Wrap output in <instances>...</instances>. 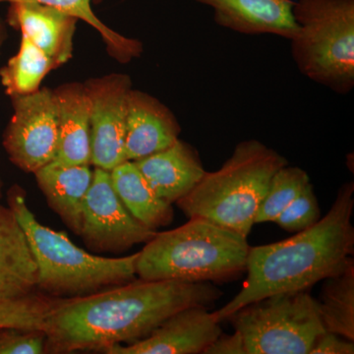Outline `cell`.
Segmentation results:
<instances>
[{
    "label": "cell",
    "mask_w": 354,
    "mask_h": 354,
    "mask_svg": "<svg viewBox=\"0 0 354 354\" xmlns=\"http://www.w3.org/2000/svg\"><path fill=\"white\" fill-rule=\"evenodd\" d=\"M211 7L221 27L244 35H274L290 41L297 32L295 0H194Z\"/></svg>",
    "instance_id": "5bb4252c"
},
{
    "label": "cell",
    "mask_w": 354,
    "mask_h": 354,
    "mask_svg": "<svg viewBox=\"0 0 354 354\" xmlns=\"http://www.w3.org/2000/svg\"><path fill=\"white\" fill-rule=\"evenodd\" d=\"M34 174L50 209L74 234H80L84 201L93 179L90 165L51 162Z\"/></svg>",
    "instance_id": "ac0fdd59"
},
{
    "label": "cell",
    "mask_w": 354,
    "mask_h": 354,
    "mask_svg": "<svg viewBox=\"0 0 354 354\" xmlns=\"http://www.w3.org/2000/svg\"><path fill=\"white\" fill-rule=\"evenodd\" d=\"M204 354H246L243 339L237 330L232 335L221 333L204 351Z\"/></svg>",
    "instance_id": "83f0119b"
},
{
    "label": "cell",
    "mask_w": 354,
    "mask_h": 354,
    "mask_svg": "<svg viewBox=\"0 0 354 354\" xmlns=\"http://www.w3.org/2000/svg\"><path fill=\"white\" fill-rule=\"evenodd\" d=\"M8 38V32H7L6 22L0 18V53H1L2 46ZM2 188H3V183H2L1 176H0V200L2 198Z\"/></svg>",
    "instance_id": "f1b7e54d"
},
{
    "label": "cell",
    "mask_w": 354,
    "mask_h": 354,
    "mask_svg": "<svg viewBox=\"0 0 354 354\" xmlns=\"http://www.w3.org/2000/svg\"><path fill=\"white\" fill-rule=\"evenodd\" d=\"M180 124L174 113L153 95L131 88L127 99L125 157L141 160L169 148L179 139Z\"/></svg>",
    "instance_id": "7c38bea8"
},
{
    "label": "cell",
    "mask_w": 354,
    "mask_h": 354,
    "mask_svg": "<svg viewBox=\"0 0 354 354\" xmlns=\"http://www.w3.org/2000/svg\"><path fill=\"white\" fill-rule=\"evenodd\" d=\"M58 118V145L53 162L91 165V102L84 83L53 88Z\"/></svg>",
    "instance_id": "e0dca14e"
},
{
    "label": "cell",
    "mask_w": 354,
    "mask_h": 354,
    "mask_svg": "<svg viewBox=\"0 0 354 354\" xmlns=\"http://www.w3.org/2000/svg\"><path fill=\"white\" fill-rule=\"evenodd\" d=\"M13 115L3 134L9 160L21 171L35 174L53 162L58 145V118L53 88L10 97Z\"/></svg>",
    "instance_id": "ba28073f"
},
{
    "label": "cell",
    "mask_w": 354,
    "mask_h": 354,
    "mask_svg": "<svg viewBox=\"0 0 354 354\" xmlns=\"http://www.w3.org/2000/svg\"><path fill=\"white\" fill-rule=\"evenodd\" d=\"M221 333L215 313L196 305L172 314L145 339L127 346L114 344L102 353L204 354Z\"/></svg>",
    "instance_id": "8fae6325"
},
{
    "label": "cell",
    "mask_w": 354,
    "mask_h": 354,
    "mask_svg": "<svg viewBox=\"0 0 354 354\" xmlns=\"http://www.w3.org/2000/svg\"><path fill=\"white\" fill-rule=\"evenodd\" d=\"M91 102V165L111 171L127 160V99L131 77L109 73L84 82Z\"/></svg>",
    "instance_id": "30bf717a"
},
{
    "label": "cell",
    "mask_w": 354,
    "mask_h": 354,
    "mask_svg": "<svg viewBox=\"0 0 354 354\" xmlns=\"http://www.w3.org/2000/svg\"><path fill=\"white\" fill-rule=\"evenodd\" d=\"M354 353V342L348 341L344 337L324 332L317 337L309 354H353Z\"/></svg>",
    "instance_id": "4316f807"
},
{
    "label": "cell",
    "mask_w": 354,
    "mask_h": 354,
    "mask_svg": "<svg viewBox=\"0 0 354 354\" xmlns=\"http://www.w3.org/2000/svg\"><path fill=\"white\" fill-rule=\"evenodd\" d=\"M157 230L137 221L124 206L111 183V171L95 167L82 209L80 236L99 253H122L147 243Z\"/></svg>",
    "instance_id": "9c48e42d"
},
{
    "label": "cell",
    "mask_w": 354,
    "mask_h": 354,
    "mask_svg": "<svg viewBox=\"0 0 354 354\" xmlns=\"http://www.w3.org/2000/svg\"><path fill=\"white\" fill-rule=\"evenodd\" d=\"M354 184L337 191L330 211L315 225L274 243L250 247L241 290L214 312L218 322L241 307L286 291L308 290L342 271L353 259Z\"/></svg>",
    "instance_id": "7a4b0ae2"
},
{
    "label": "cell",
    "mask_w": 354,
    "mask_h": 354,
    "mask_svg": "<svg viewBox=\"0 0 354 354\" xmlns=\"http://www.w3.org/2000/svg\"><path fill=\"white\" fill-rule=\"evenodd\" d=\"M135 164L153 192L171 205L185 197L206 174L199 153L180 139Z\"/></svg>",
    "instance_id": "2e32d148"
},
{
    "label": "cell",
    "mask_w": 354,
    "mask_h": 354,
    "mask_svg": "<svg viewBox=\"0 0 354 354\" xmlns=\"http://www.w3.org/2000/svg\"><path fill=\"white\" fill-rule=\"evenodd\" d=\"M246 354H309L324 329L318 301L307 290L256 300L228 317Z\"/></svg>",
    "instance_id": "52a82bcc"
},
{
    "label": "cell",
    "mask_w": 354,
    "mask_h": 354,
    "mask_svg": "<svg viewBox=\"0 0 354 354\" xmlns=\"http://www.w3.org/2000/svg\"><path fill=\"white\" fill-rule=\"evenodd\" d=\"M78 21L75 16L55 7L35 2H12L6 22L31 39L58 68L73 57Z\"/></svg>",
    "instance_id": "4fadbf2b"
},
{
    "label": "cell",
    "mask_w": 354,
    "mask_h": 354,
    "mask_svg": "<svg viewBox=\"0 0 354 354\" xmlns=\"http://www.w3.org/2000/svg\"><path fill=\"white\" fill-rule=\"evenodd\" d=\"M309 183L310 177L304 169L288 165L281 167L270 181L267 193L256 214L255 225L276 220Z\"/></svg>",
    "instance_id": "603a6c76"
},
{
    "label": "cell",
    "mask_w": 354,
    "mask_h": 354,
    "mask_svg": "<svg viewBox=\"0 0 354 354\" xmlns=\"http://www.w3.org/2000/svg\"><path fill=\"white\" fill-rule=\"evenodd\" d=\"M7 203L24 228L36 257L39 293L69 299L136 279L138 253L116 258L88 253L66 234L41 225L28 206L26 192L19 185L8 190Z\"/></svg>",
    "instance_id": "3957f363"
},
{
    "label": "cell",
    "mask_w": 354,
    "mask_h": 354,
    "mask_svg": "<svg viewBox=\"0 0 354 354\" xmlns=\"http://www.w3.org/2000/svg\"><path fill=\"white\" fill-rule=\"evenodd\" d=\"M247 237L203 218L157 232L138 252L136 274L144 281H223L245 271Z\"/></svg>",
    "instance_id": "277c9868"
},
{
    "label": "cell",
    "mask_w": 354,
    "mask_h": 354,
    "mask_svg": "<svg viewBox=\"0 0 354 354\" xmlns=\"http://www.w3.org/2000/svg\"><path fill=\"white\" fill-rule=\"evenodd\" d=\"M321 218L320 207L311 183L272 223L288 232H299L315 225Z\"/></svg>",
    "instance_id": "d4e9b609"
},
{
    "label": "cell",
    "mask_w": 354,
    "mask_h": 354,
    "mask_svg": "<svg viewBox=\"0 0 354 354\" xmlns=\"http://www.w3.org/2000/svg\"><path fill=\"white\" fill-rule=\"evenodd\" d=\"M39 268L24 228L0 205V302L38 292Z\"/></svg>",
    "instance_id": "9a60e30c"
},
{
    "label": "cell",
    "mask_w": 354,
    "mask_h": 354,
    "mask_svg": "<svg viewBox=\"0 0 354 354\" xmlns=\"http://www.w3.org/2000/svg\"><path fill=\"white\" fill-rule=\"evenodd\" d=\"M319 312L324 329L354 342V261L324 279Z\"/></svg>",
    "instance_id": "ffe728a7"
},
{
    "label": "cell",
    "mask_w": 354,
    "mask_h": 354,
    "mask_svg": "<svg viewBox=\"0 0 354 354\" xmlns=\"http://www.w3.org/2000/svg\"><path fill=\"white\" fill-rule=\"evenodd\" d=\"M223 292L209 281H144L64 299L44 330L46 353H102L114 344L145 339L165 319L189 306L208 307Z\"/></svg>",
    "instance_id": "6da1fadb"
},
{
    "label": "cell",
    "mask_w": 354,
    "mask_h": 354,
    "mask_svg": "<svg viewBox=\"0 0 354 354\" xmlns=\"http://www.w3.org/2000/svg\"><path fill=\"white\" fill-rule=\"evenodd\" d=\"M64 299L36 292L20 299L0 302V328L44 330L48 316Z\"/></svg>",
    "instance_id": "cb8c5ba5"
},
{
    "label": "cell",
    "mask_w": 354,
    "mask_h": 354,
    "mask_svg": "<svg viewBox=\"0 0 354 354\" xmlns=\"http://www.w3.org/2000/svg\"><path fill=\"white\" fill-rule=\"evenodd\" d=\"M57 66L31 39L22 35L19 50L0 69L1 84L9 97L32 94Z\"/></svg>",
    "instance_id": "7402d4cb"
},
{
    "label": "cell",
    "mask_w": 354,
    "mask_h": 354,
    "mask_svg": "<svg viewBox=\"0 0 354 354\" xmlns=\"http://www.w3.org/2000/svg\"><path fill=\"white\" fill-rule=\"evenodd\" d=\"M102 0H0L2 2H35L55 7L75 16L99 32L102 43L106 46L109 57L121 64H127L133 59L141 57L144 53V44L137 39L128 38L120 32L114 31L104 24L95 15L93 6L101 3Z\"/></svg>",
    "instance_id": "44dd1931"
},
{
    "label": "cell",
    "mask_w": 354,
    "mask_h": 354,
    "mask_svg": "<svg viewBox=\"0 0 354 354\" xmlns=\"http://www.w3.org/2000/svg\"><path fill=\"white\" fill-rule=\"evenodd\" d=\"M288 165L258 140L235 147L221 169L207 172L176 204L188 218H203L248 237L272 176Z\"/></svg>",
    "instance_id": "5b68a950"
},
{
    "label": "cell",
    "mask_w": 354,
    "mask_h": 354,
    "mask_svg": "<svg viewBox=\"0 0 354 354\" xmlns=\"http://www.w3.org/2000/svg\"><path fill=\"white\" fill-rule=\"evenodd\" d=\"M46 342L41 329L0 328V354H44Z\"/></svg>",
    "instance_id": "484cf974"
},
{
    "label": "cell",
    "mask_w": 354,
    "mask_h": 354,
    "mask_svg": "<svg viewBox=\"0 0 354 354\" xmlns=\"http://www.w3.org/2000/svg\"><path fill=\"white\" fill-rule=\"evenodd\" d=\"M295 64L310 80L348 94L354 86V0H295Z\"/></svg>",
    "instance_id": "8992f818"
},
{
    "label": "cell",
    "mask_w": 354,
    "mask_h": 354,
    "mask_svg": "<svg viewBox=\"0 0 354 354\" xmlns=\"http://www.w3.org/2000/svg\"><path fill=\"white\" fill-rule=\"evenodd\" d=\"M111 183L129 213L153 230L174 221L172 205L153 192L135 162L125 160L111 171Z\"/></svg>",
    "instance_id": "d6986e66"
}]
</instances>
